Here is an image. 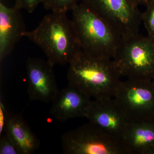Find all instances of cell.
Here are the masks:
<instances>
[{"instance_id":"obj_1","label":"cell","mask_w":154,"mask_h":154,"mask_svg":"<svg viewBox=\"0 0 154 154\" xmlns=\"http://www.w3.org/2000/svg\"><path fill=\"white\" fill-rule=\"evenodd\" d=\"M25 36L42 50L53 66L69 64L82 51L74 25L66 13L51 12Z\"/></svg>"},{"instance_id":"obj_2","label":"cell","mask_w":154,"mask_h":154,"mask_svg":"<svg viewBox=\"0 0 154 154\" xmlns=\"http://www.w3.org/2000/svg\"><path fill=\"white\" fill-rule=\"evenodd\" d=\"M69 65V85L91 99L113 97L122 77L113 60L92 57L82 51Z\"/></svg>"},{"instance_id":"obj_3","label":"cell","mask_w":154,"mask_h":154,"mask_svg":"<svg viewBox=\"0 0 154 154\" xmlns=\"http://www.w3.org/2000/svg\"><path fill=\"white\" fill-rule=\"evenodd\" d=\"M72 11L82 51L92 57L113 59L122 41L120 35L82 2Z\"/></svg>"},{"instance_id":"obj_4","label":"cell","mask_w":154,"mask_h":154,"mask_svg":"<svg viewBox=\"0 0 154 154\" xmlns=\"http://www.w3.org/2000/svg\"><path fill=\"white\" fill-rule=\"evenodd\" d=\"M112 60L122 78L152 79L154 40L140 33L122 39Z\"/></svg>"},{"instance_id":"obj_5","label":"cell","mask_w":154,"mask_h":154,"mask_svg":"<svg viewBox=\"0 0 154 154\" xmlns=\"http://www.w3.org/2000/svg\"><path fill=\"white\" fill-rule=\"evenodd\" d=\"M113 98L130 122L154 121V81L122 80Z\"/></svg>"},{"instance_id":"obj_6","label":"cell","mask_w":154,"mask_h":154,"mask_svg":"<svg viewBox=\"0 0 154 154\" xmlns=\"http://www.w3.org/2000/svg\"><path fill=\"white\" fill-rule=\"evenodd\" d=\"M61 144L66 154H128L122 142L91 122L64 134Z\"/></svg>"},{"instance_id":"obj_7","label":"cell","mask_w":154,"mask_h":154,"mask_svg":"<svg viewBox=\"0 0 154 154\" xmlns=\"http://www.w3.org/2000/svg\"><path fill=\"white\" fill-rule=\"evenodd\" d=\"M120 35L122 39L140 33L142 13L129 0H82Z\"/></svg>"},{"instance_id":"obj_8","label":"cell","mask_w":154,"mask_h":154,"mask_svg":"<svg viewBox=\"0 0 154 154\" xmlns=\"http://www.w3.org/2000/svg\"><path fill=\"white\" fill-rule=\"evenodd\" d=\"M85 118L110 136L121 141L130 123L113 97L92 100Z\"/></svg>"},{"instance_id":"obj_9","label":"cell","mask_w":154,"mask_h":154,"mask_svg":"<svg viewBox=\"0 0 154 154\" xmlns=\"http://www.w3.org/2000/svg\"><path fill=\"white\" fill-rule=\"evenodd\" d=\"M53 66L47 60L29 58L26 61L28 92L30 100L52 102L59 90Z\"/></svg>"},{"instance_id":"obj_10","label":"cell","mask_w":154,"mask_h":154,"mask_svg":"<svg viewBox=\"0 0 154 154\" xmlns=\"http://www.w3.org/2000/svg\"><path fill=\"white\" fill-rule=\"evenodd\" d=\"M92 100L79 89L68 84L58 92L52 102L50 112L54 118L59 121L85 117Z\"/></svg>"},{"instance_id":"obj_11","label":"cell","mask_w":154,"mask_h":154,"mask_svg":"<svg viewBox=\"0 0 154 154\" xmlns=\"http://www.w3.org/2000/svg\"><path fill=\"white\" fill-rule=\"evenodd\" d=\"M21 9L7 7L0 2V60L12 52L15 45L27 32Z\"/></svg>"},{"instance_id":"obj_12","label":"cell","mask_w":154,"mask_h":154,"mask_svg":"<svg viewBox=\"0 0 154 154\" xmlns=\"http://www.w3.org/2000/svg\"><path fill=\"white\" fill-rule=\"evenodd\" d=\"M122 142L128 154H154V121L130 122Z\"/></svg>"},{"instance_id":"obj_13","label":"cell","mask_w":154,"mask_h":154,"mask_svg":"<svg viewBox=\"0 0 154 154\" xmlns=\"http://www.w3.org/2000/svg\"><path fill=\"white\" fill-rule=\"evenodd\" d=\"M4 127L6 134L19 154H32L39 149L40 142L38 138L21 115L7 116Z\"/></svg>"},{"instance_id":"obj_14","label":"cell","mask_w":154,"mask_h":154,"mask_svg":"<svg viewBox=\"0 0 154 154\" xmlns=\"http://www.w3.org/2000/svg\"><path fill=\"white\" fill-rule=\"evenodd\" d=\"M82 0H42L45 8L53 12L66 13L72 11Z\"/></svg>"},{"instance_id":"obj_15","label":"cell","mask_w":154,"mask_h":154,"mask_svg":"<svg viewBox=\"0 0 154 154\" xmlns=\"http://www.w3.org/2000/svg\"><path fill=\"white\" fill-rule=\"evenodd\" d=\"M145 7V11L142 13V22L147 35L154 40V0H152Z\"/></svg>"},{"instance_id":"obj_16","label":"cell","mask_w":154,"mask_h":154,"mask_svg":"<svg viewBox=\"0 0 154 154\" xmlns=\"http://www.w3.org/2000/svg\"><path fill=\"white\" fill-rule=\"evenodd\" d=\"M0 154H19V152L8 136L5 134L0 140Z\"/></svg>"},{"instance_id":"obj_17","label":"cell","mask_w":154,"mask_h":154,"mask_svg":"<svg viewBox=\"0 0 154 154\" xmlns=\"http://www.w3.org/2000/svg\"><path fill=\"white\" fill-rule=\"evenodd\" d=\"M14 6L21 9L26 10L29 13H33L42 0H15Z\"/></svg>"},{"instance_id":"obj_18","label":"cell","mask_w":154,"mask_h":154,"mask_svg":"<svg viewBox=\"0 0 154 154\" xmlns=\"http://www.w3.org/2000/svg\"><path fill=\"white\" fill-rule=\"evenodd\" d=\"M133 5L135 7H139L140 6L146 7L152 0H129Z\"/></svg>"},{"instance_id":"obj_19","label":"cell","mask_w":154,"mask_h":154,"mask_svg":"<svg viewBox=\"0 0 154 154\" xmlns=\"http://www.w3.org/2000/svg\"><path fill=\"white\" fill-rule=\"evenodd\" d=\"M152 80H153V81H154V76L153 77V78Z\"/></svg>"}]
</instances>
